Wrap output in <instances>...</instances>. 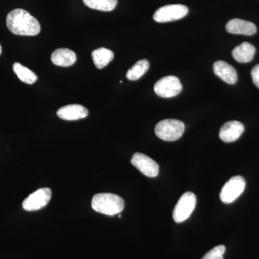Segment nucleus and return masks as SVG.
I'll return each instance as SVG.
<instances>
[{
    "label": "nucleus",
    "mask_w": 259,
    "mask_h": 259,
    "mask_svg": "<svg viewBox=\"0 0 259 259\" xmlns=\"http://www.w3.org/2000/svg\"><path fill=\"white\" fill-rule=\"evenodd\" d=\"M59 118L64 120H78L88 117V110L81 105H69L61 107L57 111Z\"/></svg>",
    "instance_id": "nucleus-13"
},
{
    "label": "nucleus",
    "mask_w": 259,
    "mask_h": 259,
    "mask_svg": "<svg viewBox=\"0 0 259 259\" xmlns=\"http://www.w3.org/2000/svg\"><path fill=\"white\" fill-rule=\"evenodd\" d=\"M51 190L49 188H41L30 194L23 202V207L28 212L37 211L47 205L51 198Z\"/></svg>",
    "instance_id": "nucleus-8"
},
{
    "label": "nucleus",
    "mask_w": 259,
    "mask_h": 259,
    "mask_svg": "<svg viewBox=\"0 0 259 259\" xmlns=\"http://www.w3.org/2000/svg\"><path fill=\"white\" fill-rule=\"evenodd\" d=\"M251 76L253 82L257 88H259V64L253 68L251 71Z\"/></svg>",
    "instance_id": "nucleus-21"
},
{
    "label": "nucleus",
    "mask_w": 259,
    "mask_h": 259,
    "mask_svg": "<svg viewBox=\"0 0 259 259\" xmlns=\"http://www.w3.org/2000/svg\"><path fill=\"white\" fill-rule=\"evenodd\" d=\"M91 206L95 212L105 215L114 216L122 212L125 207V202L122 197L116 194L100 193L94 196Z\"/></svg>",
    "instance_id": "nucleus-2"
},
{
    "label": "nucleus",
    "mask_w": 259,
    "mask_h": 259,
    "mask_svg": "<svg viewBox=\"0 0 259 259\" xmlns=\"http://www.w3.org/2000/svg\"><path fill=\"white\" fill-rule=\"evenodd\" d=\"M131 164L140 172L148 177H156L159 173V166L152 158L141 153H134L131 158Z\"/></svg>",
    "instance_id": "nucleus-9"
},
{
    "label": "nucleus",
    "mask_w": 259,
    "mask_h": 259,
    "mask_svg": "<svg viewBox=\"0 0 259 259\" xmlns=\"http://www.w3.org/2000/svg\"><path fill=\"white\" fill-rule=\"evenodd\" d=\"M148 69H149V62L146 59H142L137 61L128 70L126 76L130 81H136L141 79L147 72Z\"/></svg>",
    "instance_id": "nucleus-18"
},
{
    "label": "nucleus",
    "mask_w": 259,
    "mask_h": 259,
    "mask_svg": "<svg viewBox=\"0 0 259 259\" xmlns=\"http://www.w3.org/2000/svg\"><path fill=\"white\" fill-rule=\"evenodd\" d=\"M188 8L180 4L167 5L156 10L153 20L157 23H168L185 18L188 14Z\"/></svg>",
    "instance_id": "nucleus-6"
},
{
    "label": "nucleus",
    "mask_w": 259,
    "mask_h": 259,
    "mask_svg": "<svg viewBox=\"0 0 259 259\" xmlns=\"http://www.w3.org/2000/svg\"><path fill=\"white\" fill-rule=\"evenodd\" d=\"M1 53H2V47H1V46H0V55H1Z\"/></svg>",
    "instance_id": "nucleus-22"
},
{
    "label": "nucleus",
    "mask_w": 259,
    "mask_h": 259,
    "mask_svg": "<svg viewBox=\"0 0 259 259\" xmlns=\"http://www.w3.org/2000/svg\"><path fill=\"white\" fill-rule=\"evenodd\" d=\"M51 59L53 64L56 66L68 67L75 64L76 61V55L74 51L62 48L54 51L51 54Z\"/></svg>",
    "instance_id": "nucleus-14"
},
{
    "label": "nucleus",
    "mask_w": 259,
    "mask_h": 259,
    "mask_svg": "<svg viewBox=\"0 0 259 259\" xmlns=\"http://www.w3.org/2000/svg\"><path fill=\"white\" fill-rule=\"evenodd\" d=\"M182 90L180 79L175 76H168L158 80L154 85V92L158 96L170 98L177 96Z\"/></svg>",
    "instance_id": "nucleus-7"
},
{
    "label": "nucleus",
    "mask_w": 259,
    "mask_h": 259,
    "mask_svg": "<svg viewBox=\"0 0 259 259\" xmlns=\"http://www.w3.org/2000/svg\"><path fill=\"white\" fill-rule=\"evenodd\" d=\"M255 54V48L249 42H243L237 46L233 51L232 55L235 60L239 63H248L253 60Z\"/></svg>",
    "instance_id": "nucleus-15"
},
{
    "label": "nucleus",
    "mask_w": 259,
    "mask_h": 259,
    "mask_svg": "<svg viewBox=\"0 0 259 259\" xmlns=\"http://www.w3.org/2000/svg\"><path fill=\"white\" fill-rule=\"evenodd\" d=\"M245 187V180L243 177H231L223 186L220 193V199L223 203H232L244 192Z\"/></svg>",
    "instance_id": "nucleus-5"
},
{
    "label": "nucleus",
    "mask_w": 259,
    "mask_h": 259,
    "mask_svg": "<svg viewBox=\"0 0 259 259\" xmlns=\"http://www.w3.org/2000/svg\"><path fill=\"white\" fill-rule=\"evenodd\" d=\"M83 3L91 9L100 11H112L116 8L117 0H83Z\"/></svg>",
    "instance_id": "nucleus-19"
},
{
    "label": "nucleus",
    "mask_w": 259,
    "mask_h": 259,
    "mask_svg": "<svg viewBox=\"0 0 259 259\" xmlns=\"http://www.w3.org/2000/svg\"><path fill=\"white\" fill-rule=\"evenodd\" d=\"M227 32L236 35H255L257 28L254 23L241 19H232L226 25Z\"/></svg>",
    "instance_id": "nucleus-10"
},
{
    "label": "nucleus",
    "mask_w": 259,
    "mask_h": 259,
    "mask_svg": "<svg viewBox=\"0 0 259 259\" xmlns=\"http://www.w3.org/2000/svg\"><path fill=\"white\" fill-rule=\"evenodd\" d=\"M197 197L192 192H187L181 196L173 211L174 221L182 223L186 221L195 209Z\"/></svg>",
    "instance_id": "nucleus-4"
},
{
    "label": "nucleus",
    "mask_w": 259,
    "mask_h": 259,
    "mask_svg": "<svg viewBox=\"0 0 259 259\" xmlns=\"http://www.w3.org/2000/svg\"><path fill=\"white\" fill-rule=\"evenodd\" d=\"M213 69L216 76L228 84H235L238 81L236 70L226 61H216Z\"/></svg>",
    "instance_id": "nucleus-12"
},
{
    "label": "nucleus",
    "mask_w": 259,
    "mask_h": 259,
    "mask_svg": "<svg viewBox=\"0 0 259 259\" xmlns=\"http://www.w3.org/2000/svg\"><path fill=\"white\" fill-rule=\"evenodd\" d=\"M92 58L96 68L102 69L113 60L114 53L106 48H99L92 52Z\"/></svg>",
    "instance_id": "nucleus-16"
},
{
    "label": "nucleus",
    "mask_w": 259,
    "mask_h": 259,
    "mask_svg": "<svg viewBox=\"0 0 259 259\" xmlns=\"http://www.w3.org/2000/svg\"><path fill=\"white\" fill-rule=\"evenodd\" d=\"M6 25L12 33L23 36H35L41 30L40 23L28 11L15 9L8 13Z\"/></svg>",
    "instance_id": "nucleus-1"
},
{
    "label": "nucleus",
    "mask_w": 259,
    "mask_h": 259,
    "mask_svg": "<svg viewBox=\"0 0 259 259\" xmlns=\"http://www.w3.org/2000/svg\"><path fill=\"white\" fill-rule=\"evenodd\" d=\"M13 68L15 74L18 76L20 81L30 85L36 82L37 80V75L31 70L29 69L28 68L25 67L23 65L18 62L13 64Z\"/></svg>",
    "instance_id": "nucleus-17"
},
{
    "label": "nucleus",
    "mask_w": 259,
    "mask_h": 259,
    "mask_svg": "<svg viewBox=\"0 0 259 259\" xmlns=\"http://www.w3.org/2000/svg\"><path fill=\"white\" fill-rule=\"evenodd\" d=\"M244 130V125L241 122L238 121H230L221 127L219 137L224 142H234L239 139Z\"/></svg>",
    "instance_id": "nucleus-11"
},
{
    "label": "nucleus",
    "mask_w": 259,
    "mask_h": 259,
    "mask_svg": "<svg viewBox=\"0 0 259 259\" xmlns=\"http://www.w3.org/2000/svg\"><path fill=\"white\" fill-rule=\"evenodd\" d=\"M226 252V247L221 245L214 247L208 253H206L202 259H223V255Z\"/></svg>",
    "instance_id": "nucleus-20"
},
{
    "label": "nucleus",
    "mask_w": 259,
    "mask_h": 259,
    "mask_svg": "<svg viewBox=\"0 0 259 259\" xmlns=\"http://www.w3.org/2000/svg\"><path fill=\"white\" fill-rule=\"evenodd\" d=\"M185 126L180 120L168 119L158 122L155 133L159 139L166 141H175L180 139L184 134Z\"/></svg>",
    "instance_id": "nucleus-3"
}]
</instances>
